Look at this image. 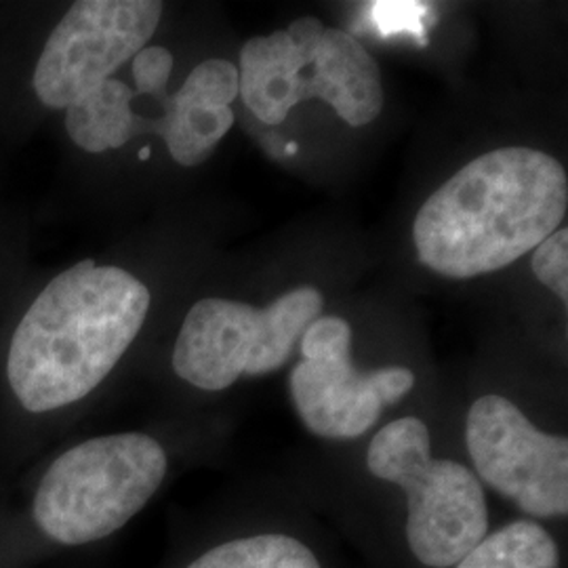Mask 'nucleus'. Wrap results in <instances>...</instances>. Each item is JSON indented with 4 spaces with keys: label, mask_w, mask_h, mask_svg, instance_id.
Segmentation results:
<instances>
[{
    "label": "nucleus",
    "mask_w": 568,
    "mask_h": 568,
    "mask_svg": "<svg viewBox=\"0 0 568 568\" xmlns=\"http://www.w3.org/2000/svg\"><path fill=\"white\" fill-rule=\"evenodd\" d=\"M150 305V288L119 265L82 260L51 278L7 345L11 415L44 424L82 405L138 339Z\"/></svg>",
    "instance_id": "nucleus-1"
},
{
    "label": "nucleus",
    "mask_w": 568,
    "mask_h": 568,
    "mask_svg": "<svg viewBox=\"0 0 568 568\" xmlns=\"http://www.w3.org/2000/svg\"><path fill=\"white\" fill-rule=\"evenodd\" d=\"M169 453L145 432H116L55 453L0 499V568H47L58 556L98 546L156 497Z\"/></svg>",
    "instance_id": "nucleus-2"
},
{
    "label": "nucleus",
    "mask_w": 568,
    "mask_h": 568,
    "mask_svg": "<svg viewBox=\"0 0 568 568\" xmlns=\"http://www.w3.org/2000/svg\"><path fill=\"white\" fill-rule=\"evenodd\" d=\"M565 166L541 150L508 145L459 169L422 204L413 241L419 262L474 278L518 262L567 215Z\"/></svg>",
    "instance_id": "nucleus-3"
},
{
    "label": "nucleus",
    "mask_w": 568,
    "mask_h": 568,
    "mask_svg": "<svg viewBox=\"0 0 568 568\" xmlns=\"http://www.w3.org/2000/svg\"><path fill=\"white\" fill-rule=\"evenodd\" d=\"M239 79L244 105L270 126L307 100L328 103L349 126H365L384 108L382 72L365 44L316 18L244 42Z\"/></svg>",
    "instance_id": "nucleus-4"
},
{
    "label": "nucleus",
    "mask_w": 568,
    "mask_h": 568,
    "mask_svg": "<svg viewBox=\"0 0 568 568\" xmlns=\"http://www.w3.org/2000/svg\"><path fill=\"white\" fill-rule=\"evenodd\" d=\"M366 466L405 490L406 544L424 567H455L485 539L488 506L480 480L464 464L432 457L422 419L400 417L379 429Z\"/></svg>",
    "instance_id": "nucleus-5"
},
{
    "label": "nucleus",
    "mask_w": 568,
    "mask_h": 568,
    "mask_svg": "<svg viewBox=\"0 0 568 568\" xmlns=\"http://www.w3.org/2000/svg\"><path fill=\"white\" fill-rule=\"evenodd\" d=\"M323 310L325 300L312 286L288 291L267 307L204 297L183 318L171 365L182 382L203 392L274 373Z\"/></svg>",
    "instance_id": "nucleus-6"
},
{
    "label": "nucleus",
    "mask_w": 568,
    "mask_h": 568,
    "mask_svg": "<svg viewBox=\"0 0 568 568\" xmlns=\"http://www.w3.org/2000/svg\"><path fill=\"white\" fill-rule=\"evenodd\" d=\"M159 0H79L42 47L32 74L37 100L65 112L114 79L133 60L163 18Z\"/></svg>",
    "instance_id": "nucleus-7"
},
{
    "label": "nucleus",
    "mask_w": 568,
    "mask_h": 568,
    "mask_svg": "<svg viewBox=\"0 0 568 568\" xmlns=\"http://www.w3.org/2000/svg\"><path fill=\"white\" fill-rule=\"evenodd\" d=\"M302 363L291 373V396L305 427L331 440H349L379 422L415 386L406 366L358 371L352 363V326L321 316L302 335Z\"/></svg>",
    "instance_id": "nucleus-8"
},
{
    "label": "nucleus",
    "mask_w": 568,
    "mask_h": 568,
    "mask_svg": "<svg viewBox=\"0 0 568 568\" xmlns=\"http://www.w3.org/2000/svg\"><path fill=\"white\" fill-rule=\"evenodd\" d=\"M466 445L478 476L532 518L568 514L567 436L528 422L508 398L488 394L469 406Z\"/></svg>",
    "instance_id": "nucleus-9"
},
{
    "label": "nucleus",
    "mask_w": 568,
    "mask_h": 568,
    "mask_svg": "<svg viewBox=\"0 0 568 568\" xmlns=\"http://www.w3.org/2000/svg\"><path fill=\"white\" fill-rule=\"evenodd\" d=\"M135 91L119 81L108 79L84 100L65 110V133L87 154H103L119 150L140 133L142 121L135 116L131 102Z\"/></svg>",
    "instance_id": "nucleus-10"
},
{
    "label": "nucleus",
    "mask_w": 568,
    "mask_h": 568,
    "mask_svg": "<svg viewBox=\"0 0 568 568\" xmlns=\"http://www.w3.org/2000/svg\"><path fill=\"white\" fill-rule=\"evenodd\" d=\"M232 108L192 102L175 93L161 121L150 126L163 135L171 159L182 166L203 164L234 126Z\"/></svg>",
    "instance_id": "nucleus-11"
},
{
    "label": "nucleus",
    "mask_w": 568,
    "mask_h": 568,
    "mask_svg": "<svg viewBox=\"0 0 568 568\" xmlns=\"http://www.w3.org/2000/svg\"><path fill=\"white\" fill-rule=\"evenodd\" d=\"M455 568H560V551L541 525L516 520L487 532Z\"/></svg>",
    "instance_id": "nucleus-12"
},
{
    "label": "nucleus",
    "mask_w": 568,
    "mask_h": 568,
    "mask_svg": "<svg viewBox=\"0 0 568 568\" xmlns=\"http://www.w3.org/2000/svg\"><path fill=\"white\" fill-rule=\"evenodd\" d=\"M183 568H323L316 554L284 532L230 539L204 549Z\"/></svg>",
    "instance_id": "nucleus-13"
},
{
    "label": "nucleus",
    "mask_w": 568,
    "mask_h": 568,
    "mask_svg": "<svg viewBox=\"0 0 568 568\" xmlns=\"http://www.w3.org/2000/svg\"><path fill=\"white\" fill-rule=\"evenodd\" d=\"M178 93L192 102L230 108L241 93L239 68L227 60H204L187 74Z\"/></svg>",
    "instance_id": "nucleus-14"
},
{
    "label": "nucleus",
    "mask_w": 568,
    "mask_h": 568,
    "mask_svg": "<svg viewBox=\"0 0 568 568\" xmlns=\"http://www.w3.org/2000/svg\"><path fill=\"white\" fill-rule=\"evenodd\" d=\"M532 272L565 304L568 302V230L558 227L532 253Z\"/></svg>",
    "instance_id": "nucleus-15"
},
{
    "label": "nucleus",
    "mask_w": 568,
    "mask_h": 568,
    "mask_svg": "<svg viewBox=\"0 0 568 568\" xmlns=\"http://www.w3.org/2000/svg\"><path fill=\"white\" fill-rule=\"evenodd\" d=\"M133 79L138 93L163 95L173 72V53L161 44H148L133 58Z\"/></svg>",
    "instance_id": "nucleus-16"
},
{
    "label": "nucleus",
    "mask_w": 568,
    "mask_h": 568,
    "mask_svg": "<svg viewBox=\"0 0 568 568\" xmlns=\"http://www.w3.org/2000/svg\"><path fill=\"white\" fill-rule=\"evenodd\" d=\"M297 152V145L295 143H286V154H295Z\"/></svg>",
    "instance_id": "nucleus-17"
},
{
    "label": "nucleus",
    "mask_w": 568,
    "mask_h": 568,
    "mask_svg": "<svg viewBox=\"0 0 568 568\" xmlns=\"http://www.w3.org/2000/svg\"><path fill=\"white\" fill-rule=\"evenodd\" d=\"M148 156H150V148H143L142 152H140V159H142V161H145Z\"/></svg>",
    "instance_id": "nucleus-18"
},
{
    "label": "nucleus",
    "mask_w": 568,
    "mask_h": 568,
    "mask_svg": "<svg viewBox=\"0 0 568 568\" xmlns=\"http://www.w3.org/2000/svg\"><path fill=\"white\" fill-rule=\"evenodd\" d=\"M47 568H51V567H47Z\"/></svg>",
    "instance_id": "nucleus-19"
}]
</instances>
